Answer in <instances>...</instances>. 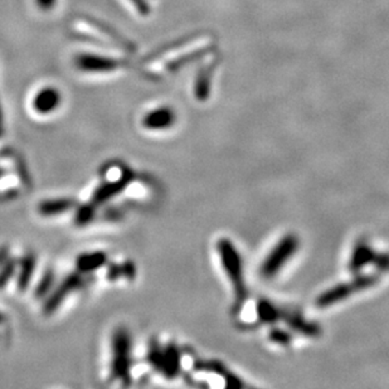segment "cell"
I'll use <instances>...</instances> for the list:
<instances>
[{
  "label": "cell",
  "mask_w": 389,
  "mask_h": 389,
  "mask_svg": "<svg viewBox=\"0 0 389 389\" xmlns=\"http://www.w3.org/2000/svg\"><path fill=\"white\" fill-rule=\"evenodd\" d=\"M134 7L136 8L138 13L141 15H148L150 14V4L148 0H130Z\"/></svg>",
  "instance_id": "obj_22"
},
{
  "label": "cell",
  "mask_w": 389,
  "mask_h": 389,
  "mask_svg": "<svg viewBox=\"0 0 389 389\" xmlns=\"http://www.w3.org/2000/svg\"><path fill=\"white\" fill-rule=\"evenodd\" d=\"M74 207H76V202L72 199H49L38 205V212L45 217H51L71 211Z\"/></svg>",
  "instance_id": "obj_13"
},
{
  "label": "cell",
  "mask_w": 389,
  "mask_h": 389,
  "mask_svg": "<svg viewBox=\"0 0 389 389\" xmlns=\"http://www.w3.org/2000/svg\"><path fill=\"white\" fill-rule=\"evenodd\" d=\"M107 261L105 252H90L81 255L76 261V267L81 273H90L99 270Z\"/></svg>",
  "instance_id": "obj_12"
},
{
  "label": "cell",
  "mask_w": 389,
  "mask_h": 389,
  "mask_svg": "<svg viewBox=\"0 0 389 389\" xmlns=\"http://www.w3.org/2000/svg\"><path fill=\"white\" fill-rule=\"evenodd\" d=\"M217 251L221 256V261L223 264L227 276L233 284L236 296L238 300H244L246 297V285H244V266L242 258L238 253L236 246L230 239L222 238L217 242Z\"/></svg>",
  "instance_id": "obj_1"
},
{
  "label": "cell",
  "mask_w": 389,
  "mask_h": 389,
  "mask_svg": "<svg viewBox=\"0 0 389 389\" xmlns=\"http://www.w3.org/2000/svg\"><path fill=\"white\" fill-rule=\"evenodd\" d=\"M35 264H37V258L33 253H26L18 262L19 272L17 276V287L20 292H24L31 284L35 271Z\"/></svg>",
  "instance_id": "obj_10"
},
{
  "label": "cell",
  "mask_w": 389,
  "mask_h": 389,
  "mask_svg": "<svg viewBox=\"0 0 389 389\" xmlns=\"http://www.w3.org/2000/svg\"><path fill=\"white\" fill-rule=\"evenodd\" d=\"M121 276L130 277V278L135 276V267L132 262H126L124 264H113L107 272V278L111 280V281L118 280Z\"/></svg>",
  "instance_id": "obj_17"
},
{
  "label": "cell",
  "mask_w": 389,
  "mask_h": 389,
  "mask_svg": "<svg viewBox=\"0 0 389 389\" xmlns=\"http://www.w3.org/2000/svg\"><path fill=\"white\" fill-rule=\"evenodd\" d=\"M299 248V238L295 235H286L273 250L269 253L261 266V275L266 278L275 276L284 264L290 260Z\"/></svg>",
  "instance_id": "obj_4"
},
{
  "label": "cell",
  "mask_w": 389,
  "mask_h": 389,
  "mask_svg": "<svg viewBox=\"0 0 389 389\" xmlns=\"http://www.w3.org/2000/svg\"><path fill=\"white\" fill-rule=\"evenodd\" d=\"M82 285H84V277L79 271L63 278V281L47 297L43 305V314L47 317L52 315L53 312L58 310V308L66 300V297L70 296L74 291L79 290Z\"/></svg>",
  "instance_id": "obj_5"
},
{
  "label": "cell",
  "mask_w": 389,
  "mask_h": 389,
  "mask_svg": "<svg viewBox=\"0 0 389 389\" xmlns=\"http://www.w3.org/2000/svg\"><path fill=\"white\" fill-rule=\"evenodd\" d=\"M378 280L379 278L376 275H363V276L356 277V280H353L351 283L337 285V286L325 291L320 296L317 297V305L319 308H328L331 305H335V303L343 301L347 297L356 294V292L374 286L378 283Z\"/></svg>",
  "instance_id": "obj_3"
},
{
  "label": "cell",
  "mask_w": 389,
  "mask_h": 389,
  "mask_svg": "<svg viewBox=\"0 0 389 389\" xmlns=\"http://www.w3.org/2000/svg\"><path fill=\"white\" fill-rule=\"evenodd\" d=\"M175 121L177 115L174 110L168 106H161L146 113L143 119V125L148 130H166L172 127Z\"/></svg>",
  "instance_id": "obj_7"
},
{
  "label": "cell",
  "mask_w": 389,
  "mask_h": 389,
  "mask_svg": "<svg viewBox=\"0 0 389 389\" xmlns=\"http://www.w3.org/2000/svg\"><path fill=\"white\" fill-rule=\"evenodd\" d=\"M270 339L272 342L281 344V345L289 344L291 342L290 335L284 330H273V331H271Z\"/></svg>",
  "instance_id": "obj_20"
},
{
  "label": "cell",
  "mask_w": 389,
  "mask_h": 389,
  "mask_svg": "<svg viewBox=\"0 0 389 389\" xmlns=\"http://www.w3.org/2000/svg\"><path fill=\"white\" fill-rule=\"evenodd\" d=\"M0 135H1V127H0Z\"/></svg>",
  "instance_id": "obj_27"
},
{
  "label": "cell",
  "mask_w": 389,
  "mask_h": 389,
  "mask_svg": "<svg viewBox=\"0 0 389 389\" xmlns=\"http://www.w3.org/2000/svg\"><path fill=\"white\" fill-rule=\"evenodd\" d=\"M62 101L61 93L54 87H45L35 93L33 99L34 111L40 115L53 113L58 109Z\"/></svg>",
  "instance_id": "obj_8"
},
{
  "label": "cell",
  "mask_w": 389,
  "mask_h": 389,
  "mask_svg": "<svg viewBox=\"0 0 389 389\" xmlns=\"http://www.w3.org/2000/svg\"><path fill=\"white\" fill-rule=\"evenodd\" d=\"M132 365V339L127 330L118 328L113 337V363L111 374L113 378L127 381L130 378Z\"/></svg>",
  "instance_id": "obj_2"
},
{
  "label": "cell",
  "mask_w": 389,
  "mask_h": 389,
  "mask_svg": "<svg viewBox=\"0 0 389 389\" xmlns=\"http://www.w3.org/2000/svg\"><path fill=\"white\" fill-rule=\"evenodd\" d=\"M373 264L381 271H389V253L376 255Z\"/></svg>",
  "instance_id": "obj_21"
},
{
  "label": "cell",
  "mask_w": 389,
  "mask_h": 389,
  "mask_svg": "<svg viewBox=\"0 0 389 389\" xmlns=\"http://www.w3.org/2000/svg\"><path fill=\"white\" fill-rule=\"evenodd\" d=\"M132 180V175L130 173L124 174L121 179L115 182H107L105 184L99 186L93 196V205H101L106 203L107 200L113 198L119 193L124 191L127 185L130 184Z\"/></svg>",
  "instance_id": "obj_9"
},
{
  "label": "cell",
  "mask_w": 389,
  "mask_h": 389,
  "mask_svg": "<svg viewBox=\"0 0 389 389\" xmlns=\"http://www.w3.org/2000/svg\"><path fill=\"white\" fill-rule=\"evenodd\" d=\"M376 252L372 250L365 242H358L354 251L351 253V258H350L349 269L353 272H358L362 270L365 264L373 262L376 258Z\"/></svg>",
  "instance_id": "obj_11"
},
{
  "label": "cell",
  "mask_w": 389,
  "mask_h": 389,
  "mask_svg": "<svg viewBox=\"0 0 389 389\" xmlns=\"http://www.w3.org/2000/svg\"><path fill=\"white\" fill-rule=\"evenodd\" d=\"M179 370V354L175 348H168V350L164 353V364H163V370L164 374L166 376H177Z\"/></svg>",
  "instance_id": "obj_14"
},
{
  "label": "cell",
  "mask_w": 389,
  "mask_h": 389,
  "mask_svg": "<svg viewBox=\"0 0 389 389\" xmlns=\"http://www.w3.org/2000/svg\"><path fill=\"white\" fill-rule=\"evenodd\" d=\"M149 362L152 363L154 368L158 370H163V364H164V353H161L158 348H152L149 353Z\"/></svg>",
  "instance_id": "obj_19"
},
{
  "label": "cell",
  "mask_w": 389,
  "mask_h": 389,
  "mask_svg": "<svg viewBox=\"0 0 389 389\" xmlns=\"http://www.w3.org/2000/svg\"><path fill=\"white\" fill-rule=\"evenodd\" d=\"M56 1L57 0H35V4H37V7L40 8V10L48 12V10L53 9Z\"/></svg>",
  "instance_id": "obj_23"
},
{
  "label": "cell",
  "mask_w": 389,
  "mask_h": 389,
  "mask_svg": "<svg viewBox=\"0 0 389 389\" xmlns=\"http://www.w3.org/2000/svg\"><path fill=\"white\" fill-rule=\"evenodd\" d=\"M53 283H54V272L52 270L46 271V273L42 276L40 283L34 291V296L37 299L46 297L52 290Z\"/></svg>",
  "instance_id": "obj_16"
},
{
  "label": "cell",
  "mask_w": 389,
  "mask_h": 389,
  "mask_svg": "<svg viewBox=\"0 0 389 389\" xmlns=\"http://www.w3.org/2000/svg\"><path fill=\"white\" fill-rule=\"evenodd\" d=\"M93 216H95V205H86L79 207L76 213V225H88L93 221Z\"/></svg>",
  "instance_id": "obj_18"
},
{
  "label": "cell",
  "mask_w": 389,
  "mask_h": 389,
  "mask_svg": "<svg viewBox=\"0 0 389 389\" xmlns=\"http://www.w3.org/2000/svg\"><path fill=\"white\" fill-rule=\"evenodd\" d=\"M4 321H6V317H4V315H3L1 312H0V324H3L4 323Z\"/></svg>",
  "instance_id": "obj_26"
},
{
  "label": "cell",
  "mask_w": 389,
  "mask_h": 389,
  "mask_svg": "<svg viewBox=\"0 0 389 389\" xmlns=\"http://www.w3.org/2000/svg\"><path fill=\"white\" fill-rule=\"evenodd\" d=\"M18 267V262L13 260L12 257L8 258L4 264H1L0 267V291L4 290L6 286L9 284V281L13 278L17 269Z\"/></svg>",
  "instance_id": "obj_15"
},
{
  "label": "cell",
  "mask_w": 389,
  "mask_h": 389,
  "mask_svg": "<svg viewBox=\"0 0 389 389\" xmlns=\"http://www.w3.org/2000/svg\"><path fill=\"white\" fill-rule=\"evenodd\" d=\"M74 66L79 71L87 73H107L119 70L125 63L122 61L115 60L95 53H79L74 57Z\"/></svg>",
  "instance_id": "obj_6"
},
{
  "label": "cell",
  "mask_w": 389,
  "mask_h": 389,
  "mask_svg": "<svg viewBox=\"0 0 389 389\" xmlns=\"http://www.w3.org/2000/svg\"><path fill=\"white\" fill-rule=\"evenodd\" d=\"M9 257H10L9 247H7V246L0 247V267H1V264H4Z\"/></svg>",
  "instance_id": "obj_24"
},
{
  "label": "cell",
  "mask_w": 389,
  "mask_h": 389,
  "mask_svg": "<svg viewBox=\"0 0 389 389\" xmlns=\"http://www.w3.org/2000/svg\"><path fill=\"white\" fill-rule=\"evenodd\" d=\"M1 124H3V111H1V106H0V127H1Z\"/></svg>",
  "instance_id": "obj_25"
}]
</instances>
